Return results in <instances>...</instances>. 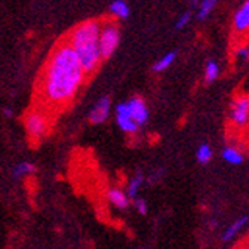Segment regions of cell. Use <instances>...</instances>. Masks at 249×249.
I'll return each instance as SVG.
<instances>
[{"label":"cell","instance_id":"cell-9","mask_svg":"<svg viewBox=\"0 0 249 249\" xmlns=\"http://www.w3.org/2000/svg\"><path fill=\"white\" fill-rule=\"evenodd\" d=\"M110 111H111V98L104 95L95 104H93V107L90 108V111H89V122L92 124H101V123H104L108 119Z\"/></svg>","mask_w":249,"mask_h":249},{"label":"cell","instance_id":"cell-7","mask_svg":"<svg viewBox=\"0 0 249 249\" xmlns=\"http://www.w3.org/2000/svg\"><path fill=\"white\" fill-rule=\"evenodd\" d=\"M233 31L239 37L249 35V0H245L236 9L233 15Z\"/></svg>","mask_w":249,"mask_h":249},{"label":"cell","instance_id":"cell-22","mask_svg":"<svg viewBox=\"0 0 249 249\" xmlns=\"http://www.w3.org/2000/svg\"><path fill=\"white\" fill-rule=\"evenodd\" d=\"M163 175H165V171L162 168H159V169L153 171L148 177H145V182L148 185H154V184H158L163 178Z\"/></svg>","mask_w":249,"mask_h":249},{"label":"cell","instance_id":"cell-27","mask_svg":"<svg viewBox=\"0 0 249 249\" xmlns=\"http://www.w3.org/2000/svg\"><path fill=\"white\" fill-rule=\"evenodd\" d=\"M233 249H243V243H242V245H237V246H234Z\"/></svg>","mask_w":249,"mask_h":249},{"label":"cell","instance_id":"cell-20","mask_svg":"<svg viewBox=\"0 0 249 249\" xmlns=\"http://www.w3.org/2000/svg\"><path fill=\"white\" fill-rule=\"evenodd\" d=\"M234 56L240 61H248L249 59V43H246V42L239 43L234 48Z\"/></svg>","mask_w":249,"mask_h":249},{"label":"cell","instance_id":"cell-21","mask_svg":"<svg viewBox=\"0 0 249 249\" xmlns=\"http://www.w3.org/2000/svg\"><path fill=\"white\" fill-rule=\"evenodd\" d=\"M131 202H132V205H134L135 211H137L140 215H147V213H148V203H147V200H145L144 197L137 196V197H135V199H132Z\"/></svg>","mask_w":249,"mask_h":249},{"label":"cell","instance_id":"cell-11","mask_svg":"<svg viewBox=\"0 0 249 249\" xmlns=\"http://www.w3.org/2000/svg\"><path fill=\"white\" fill-rule=\"evenodd\" d=\"M36 171H37V166L33 162H30V160H21V162H17L11 168V178L18 181V179H22V178L35 175Z\"/></svg>","mask_w":249,"mask_h":249},{"label":"cell","instance_id":"cell-13","mask_svg":"<svg viewBox=\"0 0 249 249\" xmlns=\"http://www.w3.org/2000/svg\"><path fill=\"white\" fill-rule=\"evenodd\" d=\"M144 182H145V175L142 174V172H135L132 177H131V179H129V182H128V185H126V195H128V197L132 200V199H135L137 196H138V193H140V190H141V187L144 185Z\"/></svg>","mask_w":249,"mask_h":249},{"label":"cell","instance_id":"cell-25","mask_svg":"<svg viewBox=\"0 0 249 249\" xmlns=\"http://www.w3.org/2000/svg\"><path fill=\"white\" fill-rule=\"evenodd\" d=\"M209 224H211V226H209L211 229H215V227H216V224H218V221H216V220H211V221H209Z\"/></svg>","mask_w":249,"mask_h":249},{"label":"cell","instance_id":"cell-2","mask_svg":"<svg viewBox=\"0 0 249 249\" xmlns=\"http://www.w3.org/2000/svg\"><path fill=\"white\" fill-rule=\"evenodd\" d=\"M101 22L103 19H86L77 24L66 37L76 52L86 77L95 74L103 62L98 45Z\"/></svg>","mask_w":249,"mask_h":249},{"label":"cell","instance_id":"cell-14","mask_svg":"<svg viewBox=\"0 0 249 249\" xmlns=\"http://www.w3.org/2000/svg\"><path fill=\"white\" fill-rule=\"evenodd\" d=\"M131 14L129 5L124 0H114L110 3V15L114 18V21H122L126 19Z\"/></svg>","mask_w":249,"mask_h":249},{"label":"cell","instance_id":"cell-18","mask_svg":"<svg viewBox=\"0 0 249 249\" xmlns=\"http://www.w3.org/2000/svg\"><path fill=\"white\" fill-rule=\"evenodd\" d=\"M212 156H213L212 148H211L208 144H200V145H199V148H197V151H196V159H197L199 163H202V165L209 163L211 159H212Z\"/></svg>","mask_w":249,"mask_h":249},{"label":"cell","instance_id":"cell-10","mask_svg":"<svg viewBox=\"0 0 249 249\" xmlns=\"http://www.w3.org/2000/svg\"><path fill=\"white\" fill-rule=\"evenodd\" d=\"M106 197L108 203L117 211H126L131 205V199L128 197L126 192L119 189V187H110V189H107Z\"/></svg>","mask_w":249,"mask_h":249},{"label":"cell","instance_id":"cell-8","mask_svg":"<svg viewBox=\"0 0 249 249\" xmlns=\"http://www.w3.org/2000/svg\"><path fill=\"white\" fill-rule=\"evenodd\" d=\"M126 103L129 106V111L132 114L134 122L138 124V128L144 126L150 117V110L145 100L141 97H131L129 100H126Z\"/></svg>","mask_w":249,"mask_h":249},{"label":"cell","instance_id":"cell-19","mask_svg":"<svg viewBox=\"0 0 249 249\" xmlns=\"http://www.w3.org/2000/svg\"><path fill=\"white\" fill-rule=\"evenodd\" d=\"M218 76H220V66L215 61H208V64L205 67V82L206 83L215 82Z\"/></svg>","mask_w":249,"mask_h":249},{"label":"cell","instance_id":"cell-4","mask_svg":"<svg viewBox=\"0 0 249 249\" xmlns=\"http://www.w3.org/2000/svg\"><path fill=\"white\" fill-rule=\"evenodd\" d=\"M119 43H120V27H119L117 21L103 19L100 39H98L100 53H101L103 61L108 59L116 52V49L119 48Z\"/></svg>","mask_w":249,"mask_h":249},{"label":"cell","instance_id":"cell-17","mask_svg":"<svg viewBox=\"0 0 249 249\" xmlns=\"http://www.w3.org/2000/svg\"><path fill=\"white\" fill-rule=\"evenodd\" d=\"M218 2H220V0H200L199 8H197V19L199 21L206 19L212 14L213 8L218 5Z\"/></svg>","mask_w":249,"mask_h":249},{"label":"cell","instance_id":"cell-1","mask_svg":"<svg viewBox=\"0 0 249 249\" xmlns=\"http://www.w3.org/2000/svg\"><path fill=\"white\" fill-rule=\"evenodd\" d=\"M80 61L66 39L59 40L51 51L37 80V98L40 108L61 111L69 107L86 83Z\"/></svg>","mask_w":249,"mask_h":249},{"label":"cell","instance_id":"cell-28","mask_svg":"<svg viewBox=\"0 0 249 249\" xmlns=\"http://www.w3.org/2000/svg\"><path fill=\"white\" fill-rule=\"evenodd\" d=\"M138 249H142V248H138Z\"/></svg>","mask_w":249,"mask_h":249},{"label":"cell","instance_id":"cell-3","mask_svg":"<svg viewBox=\"0 0 249 249\" xmlns=\"http://www.w3.org/2000/svg\"><path fill=\"white\" fill-rule=\"evenodd\" d=\"M24 128L30 140L42 141L48 137L51 131V117L49 113L40 107L30 110L24 117Z\"/></svg>","mask_w":249,"mask_h":249},{"label":"cell","instance_id":"cell-16","mask_svg":"<svg viewBox=\"0 0 249 249\" xmlns=\"http://www.w3.org/2000/svg\"><path fill=\"white\" fill-rule=\"evenodd\" d=\"M175 59H177V52H175V51H171V52L165 53L160 59L156 61V64L153 66V70H154L156 73L165 71V70H168V69L174 64Z\"/></svg>","mask_w":249,"mask_h":249},{"label":"cell","instance_id":"cell-12","mask_svg":"<svg viewBox=\"0 0 249 249\" xmlns=\"http://www.w3.org/2000/svg\"><path fill=\"white\" fill-rule=\"evenodd\" d=\"M248 221H249V216H248V215H243V216L237 218V220H234V221L226 229V231L223 233L221 242H223V243H227V242H230L233 237H236V236L242 231V229L248 224Z\"/></svg>","mask_w":249,"mask_h":249},{"label":"cell","instance_id":"cell-6","mask_svg":"<svg viewBox=\"0 0 249 249\" xmlns=\"http://www.w3.org/2000/svg\"><path fill=\"white\" fill-rule=\"evenodd\" d=\"M114 119L117 126L120 128V131H123L124 134H129V135H135L138 132V124L134 122L132 114L129 111V106L126 101H122L116 106L114 108Z\"/></svg>","mask_w":249,"mask_h":249},{"label":"cell","instance_id":"cell-24","mask_svg":"<svg viewBox=\"0 0 249 249\" xmlns=\"http://www.w3.org/2000/svg\"><path fill=\"white\" fill-rule=\"evenodd\" d=\"M2 114H3L6 119H11V117L14 116V110H12L11 107H5V108L2 110Z\"/></svg>","mask_w":249,"mask_h":249},{"label":"cell","instance_id":"cell-5","mask_svg":"<svg viewBox=\"0 0 249 249\" xmlns=\"http://www.w3.org/2000/svg\"><path fill=\"white\" fill-rule=\"evenodd\" d=\"M230 122L236 128H243L249 123V95L239 93L230 104Z\"/></svg>","mask_w":249,"mask_h":249},{"label":"cell","instance_id":"cell-26","mask_svg":"<svg viewBox=\"0 0 249 249\" xmlns=\"http://www.w3.org/2000/svg\"><path fill=\"white\" fill-rule=\"evenodd\" d=\"M243 249H249V240L243 242Z\"/></svg>","mask_w":249,"mask_h":249},{"label":"cell","instance_id":"cell-23","mask_svg":"<svg viewBox=\"0 0 249 249\" xmlns=\"http://www.w3.org/2000/svg\"><path fill=\"white\" fill-rule=\"evenodd\" d=\"M190 19H192V12L187 11L184 12L175 22V30H182L184 27H187V24H190Z\"/></svg>","mask_w":249,"mask_h":249},{"label":"cell","instance_id":"cell-15","mask_svg":"<svg viewBox=\"0 0 249 249\" xmlns=\"http://www.w3.org/2000/svg\"><path fill=\"white\" fill-rule=\"evenodd\" d=\"M221 156H223V159L230 165H240L243 162V153L233 145H227L223 150Z\"/></svg>","mask_w":249,"mask_h":249}]
</instances>
